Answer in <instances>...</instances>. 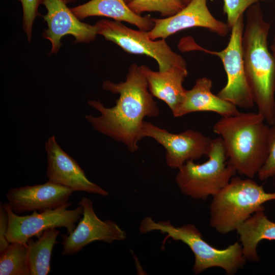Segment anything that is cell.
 Returning <instances> with one entry per match:
<instances>
[{"instance_id":"obj_21","label":"cell","mask_w":275,"mask_h":275,"mask_svg":"<svg viewBox=\"0 0 275 275\" xmlns=\"http://www.w3.org/2000/svg\"><path fill=\"white\" fill-rule=\"evenodd\" d=\"M0 254L1 275H30L26 244L10 243Z\"/></svg>"},{"instance_id":"obj_19","label":"cell","mask_w":275,"mask_h":275,"mask_svg":"<svg viewBox=\"0 0 275 275\" xmlns=\"http://www.w3.org/2000/svg\"><path fill=\"white\" fill-rule=\"evenodd\" d=\"M265 210L255 212L236 229L246 260L257 262V246L263 240H275V223L269 219Z\"/></svg>"},{"instance_id":"obj_11","label":"cell","mask_w":275,"mask_h":275,"mask_svg":"<svg viewBox=\"0 0 275 275\" xmlns=\"http://www.w3.org/2000/svg\"><path fill=\"white\" fill-rule=\"evenodd\" d=\"M78 205L82 208L83 217L71 233L61 235L63 255L75 254L93 241L112 243L126 238V232L116 223L98 218L90 199L82 197Z\"/></svg>"},{"instance_id":"obj_13","label":"cell","mask_w":275,"mask_h":275,"mask_svg":"<svg viewBox=\"0 0 275 275\" xmlns=\"http://www.w3.org/2000/svg\"><path fill=\"white\" fill-rule=\"evenodd\" d=\"M65 0H43L47 13L43 16L48 28L43 33L44 38L51 44V53H57L66 35L73 36L75 43H89L98 35L95 25L82 22L67 6Z\"/></svg>"},{"instance_id":"obj_14","label":"cell","mask_w":275,"mask_h":275,"mask_svg":"<svg viewBox=\"0 0 275 275\" xmlns=\"http://www.w3.org/2000/svg\"><path fill=\"white\" fill-rule=\"evenodd\" d=\"M48 181L73 189L106 197L109 193L91 181L77 161L64 151L53 135L45 143Z\"/></svg>"},{"instance_id":"obj_6","label":"cell","mask_w":275,"mask_h":275,"mask_svg":"<svg viewBox=\"0 0 275 275\" xmlns=\"http://www.w3.org/2000/svg\"><path fill=\"white\" fill-rule=\"evenodd\" d=\"M208 157L202 163L189 160L178 169L175 181L184 195L205 200L220 191L236 174L235 169L226 163L227 157L221 137L213 139Z\"/></svg>"},{"instance_id":"obj_24","label":"cell","mask_w":275,"mask_h":275,"mask_svg":"<svg viewBox=\"0 0 275 275\" xmlns=\"http://www.w3.org/2000/svg\"><path fill=\"white\" fill-rule=\"evenodd\" d=\"M22 5V28L29 42L31 41L34 21L39 15L38 7L43 0H18Z\"/></svg>"},{"instance_id":"obj_23","label":"cell","mask_w":275,"mask_h":275,"mask_svg":"<svg viewBox=\"0 0 275 275\" xmlns=\"http://www.w3.org/2000/svg\"><path fill=\"white\" fill-rule=\"evenodd\" d=\"M223 11L227 16V22L230 29L240 16L252 5L267 0H223Z\"/></svg>"},{"instance_id":"obj_27","label":"cell","mask_w":275,"mask_h":275,"mask_svg":"<svg viewBox=\"0 0 275 275\" xmlns=\"http://www.w3.org/2000/svg\"><path fill=\"white\" fill-rule=\"evenodd\" d=\"M271 52L275 57V35L272 41V42L270 45Z\"/></svg>"},{"instance_id":"obj_8","label":"cell","mask_w":275,"mask_h":275,"mask_svg":"<svg viewBox=\"0 0 275 275\" xmlns=\"http://www.w3.org/2000/svg\"><path fill=\"white\" fill-rule=\"evenodd\" d=\"M243 15L232 27L227 46L220 51L200 47L201 50L218 57L227 74V81L217 93L221 98L237 107L251 108L254 101L247 81L242 60L241 42L244 26Z\"/></svg>"},{"instance_id":"obj_2","label":"cell","mask_w":275,"mask_h":275,"mask_svg":"<svg viewBox=\"0 0 275 275\" xmlns=\"http://www.w3.org/2000/svg\"><path fill=\"white\" fill-rule=\"evenodd\" d=\"M270 28L259 3L248 8L241 42L244 69L258 113L271 126L275 122V57L268 47Z\"/></svg>"},{"instance_id":"obj_5","label":"cell","mask_w":275,"mask_h":275,"mask_svg":"<svg viewBox=\"0 0 275 275\" xmlns=\"http://www.w3.org/2000/svg\"><path fill=\"white\" fill-rule=\"evenodd\" d=\"M139 229L141 233L158 231L167 234L166 240L170 238L186 244L195 256L193 270L196 274L216 267L224 270L227 274L232 275L242 268L246 261L238 241L224 249L214 248L203 239L199 229L191 224L176 227L169 221L156 222L147 216L141 221Z\"/></svg>"},{"instance_id":"obj_3","label":"cell","mask_w":275,"mask_h":275,"mask_svg":"<svg viewBox=\"0 0 275 275\" xmlns=\"http://www.w3.org/2000/svg\"><path fill=\"white\" fill-rule=\"evenodd\" d=\"M264 121L258 112H239L222 117L213 126L222 140L228 162L248 178L258 174L268 156L270 127Z\"/></svg>"},{"instance_id":"obj_16","label":"cell","mask_w":275,"mask_h":275,"mask_svg":"<svg viewBox=\"0 0 275 275\" xmlns=\"http://www.w3.org/2000/svg\"><path fill=\"white\" fill-rule=\"evenodd\" d=\"M153 97L163 101L173 114L182 103L186 90L183 82L187 76V68H173L164 71H155L146 65L140 66Z\"/></svg>"},{"instance_id":"obj_20","label":"cell","mask_w":275,"mask_h":275,"mask_svg":"<svg viewBox=\"0 0 275 275\" xmlns=\"http://www.w3.org/2000/svg\"><path fill=\"white\" fill-rule=\"evenodd\" d=\"M60 231L56 228L45 230L34 241L26 242L30 275H47L50 271V260Z\"/></svg>"},{"instance_id":"obj_26","label":"cell","mask_w":275,"mask_h":275,"mask_svg":"<svg viewBox=\"0 0 275 275\" xmlns=\"http://www.w3.org/2000/svg\"><path fill=\"white\" fill-rule=\"evenodd\" d=\"M9 217L4 204H0V253L4 251L10 243L6 238L8 230Z\"/></svg>"},{"instance_id":"obj_4","label":"cell","mask_w":275,"mask_h":275,"mask_svg":"<svg viewBox=\"0 0 275 275\" xmlns=\"http://www.w3.org/2000/svg\"><path fill=\"white\" fill-rule=\"evenodd\" d=\"M275 200V191L266 192L252 178L233 176L213 196L209 206L210 225L221 234L237 228L255 212L265 210V202Z\"/></svg>"},{"instance_id":"obj_10","label":"cell","mask_w":275,"mask_h":275,"mask_svg":"<svg viewBox=\"0 0 275 275\" xmlns=\"http://www.w3.org/2000/svg\"><path fill=\"white\" fill-rule=\"evenodd\" d=\"M142 130L144 138H152L164 147L166 163L172 169H179L188 161L208 156L213 140L195 130L173 133L145 121Z\"/></svg>"},{"instance_id":"obj_12","label":"cell","mask_w":275,"mask_h":275,"mask_svg":"<svg viewBox=\"0 0 275 275\" xmlns=\"http://www.w3.org/2000/svg\"><path fill=\"white\" fill-rule=\"evenodd\" d=\"M207 0H191L176 14L165 18H152L153 28L147 32L152 40L166 39L179 31L195 27L203 28L225 37L230 28L227 23L215 18L210 12Z\"/></svg>"},{"instance_id":"obj_28","label":"cell","mask_w":275,"mask_h":275,"mask_svg":"<svg viewBox=\"0 0 275 275\" xmlns=\"http://www.w3.org/2000/svg\"><path fill=\"white\" fill-rule=\"evenodd\" d=\"M183 2V3L185 5H186L187 4H188L191 0H181Z\"/></svg>"},{"instance_id":"obj_1","label":"cell","mask_w":275,"mask_h":275,"mask_svg":"<svg viewBox=\"0 0 275 275\" xmlns=\"http://www.w3.org/2000/svg\"><path fill=\"white\" fill-rule=\"evenodd\" d=\"M102 87L119 94V98L112 107L99 101H89V105L100 115H87L85 119L95 131L123 143L131 152L138 151L139 142L144 138L142 127L144 118L156 117L159 114L140 66L132 64L124 81L115 83L106 80Z\"/></svg>"},{"instance_id":"obj_17","label":"cell","mask_w":275,"mask_h":275,"mask_svg":"<svg viewBox=\"0 0 275 275\" xmlns=\"http://www.w3.org/2000/svg\"><path fill=\"white\" fill-rule=\"evenodd\" d=\"M212 80L207 77L198 78L193 87L186 90L185 98L177 110L173 114L180 117L197 112H212L222 117L231 116L239 112L237 106L211 91Z\"/></svg>"},{"instance_id":"obj_25","label":"cell","mask_w":275,"mask_h":275,"mask_svg":"<svg viewBox=\"0 0 275 275\" xmlns=\"http://www.w3.org/2000/svg\"><path fill=\"white\" fill-rule=\"evenodd\" d=\"M268 146L267 158L257 174L260 180H265L275 176V122L269 127Z\"/></svg>"},{"instance_id":"obj_7","label":"cell","mask_w":275,"mask_h":275,"mask_svg":"<svg viewBox=\"0 0 275 275\" xmlns=\"http://www.w3.org/2000/svg\"><path fill=\"white\" fill-rule=\"evenodd\" d=\"M95 25L98 35L114 42L125 51L154 59L160 71L173 68H187L185 60L171 49L166 39L152 40L146 31L130 29L118 21L101 19Z\"/></svg>"},{"instance_id":"obj_15","label":"cell","mask_w":275,"mask_h":275,"mask_svg":"<svg viewBox=\"0 0 275 275\" xmlns=\"http://www.w3.org/2000/svg\"><path fill=\"white\" fill-rule=\"evenodd\" d=\"M74 191L48 181L43 184L10 189L6 194L8 204L16 213L53 209L66 205Z\"/></svg>"},{"instance_id":"obj_30","label":"cell","mask_w":275,"mask_h":275,"mask_svg":"<svg viewBox=\"0 0 275 275\" xmlns=\"http://www.w3.org/2000/svg\"><path fill=\"white\" fill-rule=\"evenodd\" d=\"M132 0H125V2L128 4L130 2H131Z\"/></svg>"},{"instance_id":"obj_22","label":"cell","mask_w":275,"mask_h":275,"mask_svg":"<svg viewBox=\"0 0 275 275\" xmlns=\"http://www.w3.org/2000/svg\"><path fill=\"white\" fill-rule=\"evenodd\" d=\"M128 6L139 15L145 12H157L166 17L176 14L185 6L181 0H132Z\"/></svg>"},{"instance_id":"obj_29","label":"cell","mask_w":275,"mask_h":275,"mask_svg":"<svg viewBox=\"0 0 275 275\" xmlns=\"http://www.w3.org/2000/svg\"><path fill=\"white\" fill-rule=\"evenodd\" d=\"M67 3H70L75 2L76 0H65Z\"/></svg>"},{"instance_id":"obj_18","label":"cell","mask_w":275,"mask_h":275,"mask_svg":"<svg viewBox=\"0 0 275 275\" xmlns=\"http://www.w3.org/2000/svg\"><path fill=\"white\" fill-rule=\"evenodd\" d=\"M70 9L80 20L90 16H104L126 22L146 32L150 31L154 25L150 15L142 16L136 14L125 0H91Z\"/></svg>"},{"instance_id":"obj_9","label":"cell","mask_w":275,"mask_h":275,"mask_svg":"<svg viewBox=\"0 0 275 275\" xmlns=\"http://www.w3.org/2000/svg\"><path fill=\"white\" fill-rule=\"evenodd\" d=\"M72 203L53 209H47L39 213L34 211L31 215L19 216L13 212L8 203L4 204L9 217L8 230L6 238L9 243L26 244L28 240L35 236H39L46 229L64 227L68 234L76 227L75 224L81 218L82 208L72 210L67 209Z\"/></svg>"}]
</instances>
